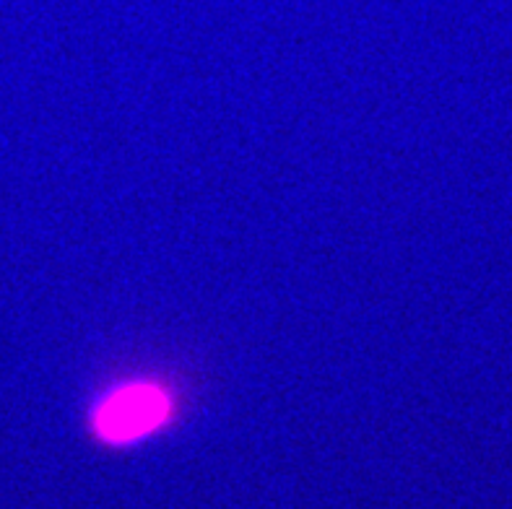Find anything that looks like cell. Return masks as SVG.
Here are the masks:
<instances>
[{
  "mask_svg": "<svg viewBox=\"0 0 512 509\" xmlns=\"http://www.w3.org/2000/svg\"><path fill=\"white\" fill-rule=\"evenodd\" d=\"M169 413L167 395L154 385L120 387L94 413V429L104 442L125 445L146 437L164 424Z\"/></svg>",
  "mask_w": 512,
  "mask_h": 509,
  "instance_id": "1",
  "label": "cell"
}]
</instances>
